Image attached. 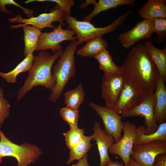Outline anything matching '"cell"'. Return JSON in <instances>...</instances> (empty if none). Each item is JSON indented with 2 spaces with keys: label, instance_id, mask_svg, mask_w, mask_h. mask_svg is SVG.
I'll use <instances>...</instances> for the list:
<instances>
[{
  "label": "cell",
  "instance_id": "d4e9b609",
  "mask_svg": "<svg viewBox=\"0 0 166 166\" xmlns=\"http://www.w3.org/2000/svg\"><path fill=\"white\" fill-rule=\"evenodd\" d=\"M64 96L66 106L74 109H78L84 102L85 98L84 90L82 83L80 82L76 88L65 92Z\"/></svg>",
  "mask_w": 166,
  "mask_h": 166
},
{
  "label": "cell",
  "instance_id": "8992f818",
  "mask_svg": "<svg viewBox=\"0 0 166 166\" xmlns=\"http://www.w3.org/2000/svg\"><path fill=\"white\" fill-rule=\"evenodd\" d=\"M156 101L154 92L147 93L141 103L123 113L121 114V116L124 118L138 116L144 117V125L146 128L144 134L149 135L153 133L157 130L158 127L154 114Z\"/></svg>",
  "mask_w": 166,
  "mask_h": 166
},
{
  "label": "cell",
  "instance_id": "ac0fdd59",
  "mask_svg": "<svg viewBox=\"0 0 166 166\" xmlns=\"http://www.w3.org/2000/svg\"><path fill=\"white\" fill-rule=\"evenodd\" d=\"M144 46L149 56L157 67L160 75L166 81V48L163 49L155 47L150 41L144 42Z\"/></svg>",
  "mask_w": 166,
  "mask_h": 166
},
{
  "label": "cell",
  "instance_id": "f1b7e54d",
  "mask_svg": "<svg viewBox=\"0 0 166 166\" xmlns=\"http://www.w3.org/2000/svg\"><path fill=\"white\" fill-rule=\"evenodd\" d=\"M152 21L154 32L157 34L156 41L160 44L164 42L166 37V18H156Z\"/></svg>",
  "mask_w": 166,
  "mask_h": 166
},
{
  "label": "cell",
  "instance_id": "e575fe53",
  "mask_svg": "<svg viewBox=\"0 0 166 166\" xmlns=\"http://www.w3.org/2000/svg\"><path fill=\"white\" fill-rule=\"evenodd\" d=\"M97 2V0H86L85 2H84L80 4L79 8L85 9L90 4L94 5Z\"/></svg>",
  "mask_w": 166,
  "mask_h": 166
},
{
  "label": "cell",
  "instance_id": "5bb4252c",
  "mask_svg": "<svg viewBox=\"0 0 166 166\" xmlns=\"http://www.w3.org/2000/svg\"><path fill=\"white\" fill-rule=\"evenodd\" d=\"M102 79V96L106 106L114 108L126 79L122 73L110 76L104 74Z\"/></svg>",
  "mask_w": 166,
  "mask_h": 166
},
{
  "label": "cell",
  "instance_id": "f546056e",
  "mask_svg": "<svg viewBox=\"0 0 166 166\" xmlns=\"http://www.w3.org/2000/svg\"><path fill=\"white\" fill-rule=\"evenodd\" d=\"M10 104L4 96L3 90L0 87V128L5 119L10 115Z\"/></svg>",
  "mask_w": 166,
  "mask_h": 166
},
{
  "label": "cell",
  "instance_id": "603a6c76",
  "mask_svg": "<svg viewBox=\"0 0 166 166\" xmlns=\"http://www.w3.org/2000/svg\"><path fill=\"white\" fill-rule=\"evenodd\" d=\"M93 57L99 63L100 68L104 72V75L110 76L121 73V67L113 62L112 57L107 49L96 55Z\"/></svg>",
  "mask_w": 166,
  "mask_h": 166
},
{
  "label": "cell",
  "instance_id": "e0dca14e",
  "mask_svg": "<svg viewBox=\"0 0 166 166\" xmlns=\"http://www.w3.org/2000/svg\"><path fill=\"white\" fill-rule=\"evenodd\" d=\"M165 0H149L138 12L143 19L152 21L156 18H166V5Z\"/></svg>",
  "mask_w": 166,
  "mask_h": 166
},
{
  "label": "cell",
  "instance_id": "9a60e30c",
  "mask_svg": "<svg viewBox=\"0 0 166 166\" xmlns=\"http://www.w3.org/2000/svg\"><path fill=\"white\" fill-rule=\"evenodd\" d=\"M93 130V133L91 136L97 145L100 158V166H105L108 163L112 161L109 156L108 151L114 143V139L112 136L102 129L97 121L95 122Z\"/></svg>",
  "mask_w": 166,
  "mask_h": 166
},
{
  "label": "cell",
  "instance_id": "d6a6232c",
  "mask_svg": "<svg viewBox=\"0 0 166 166\" xmlns=\"http://www.w3.org/2000/svg\"><path fill=\"white\" fill-rule=\"evenodd\" d=\"M153 166H166V153L157 156Z\"/></svg>",
  "mask_w": 166,
  "mask_h": 166
},
{
  "label": "cell",
  "instance_id": "8fae6325",
  "mask_svg": "<svg viewBox=\"0 0 166 166\" xmlns=\"http://www.w3.org/2000/svg\"><path fill=\"white\" fill-rule=\"evenodd\" d=\"M123 135L117 142L113 144L108 153L118 155L124 166H127L135 141L137 127L135 124L129 121L123 122Z\"/></svg>",
  "mask_w": 166,
  "mask_h": 166
},
{
  "label": "cell",
  "instance_id": "4dcf8cb0",
  "mask_svg": "<svg viewBox=\"0 0 166 166\" xmlns=\"http://www.w3.org/2000/svg\"><path fill=\"white\" fill-rule=\"evenodd\" d=\"M14 5L19 7L23 11L24 13L27 16L28 18L33 17L34 10L23 7L13 0H0V11L6 14H13L5 7L6 5Z\"/></svg>",
  "mask_w": 166,
  "mask_h": 166
},
{
  "label": "cell",
  "instance_id": "7a4b0ae2",
  "mask_svg": "<svg viewBox=\"0 0 166 166\" xmlns=\"http://www.w3.org/2000/svg\"><path fill=\"white\" fill-rule=\"evenodd\" d=\"M62 51V50H57L51 55L45 50H42L34 56L29 74L23 86L18 91V101L22 99L28 92L37 86H44L51 91L53 90L56 81L52 75L51 69L53 64L59 58Z\"/></svg>",
  "mask_w": 166,
  "mask_h": 166
},
{
  "label": "cell",
  "instance_id": "5b68a950",
  "mask_svg": "<svg viewBox=\"0 0 166 166\" xmlns=\"http://www.w3.org/2000/svg\"><path fill=\"white\" fill-rule=\"evenodd\" d=\"M0 163L5 157L11 156L16 159L18 166H28L33 163L42 154L36 145L25 142L21 145L10 140L0 129Z\"/></svg>",
  "mask_w": 166,
  "mask_h": 166
},
{
  "label": "cell",
  "instance_id": "1f68e13d",
  "mask_svg": "<svg viewBox=\"0 0 166 166\" xmlns=\"http://www.w3.org/2000/svg\"><path fill=\"white\" fill-rule=\"evenodd\" d=\"M34 1H50L55 2L65 14L68 15H71V7L75 3V1L73 0H28L24 3L27 4Z\"/></svg>",
  "mask_w": 166,
  "mask_h": 166
},
{
  "label": "cell",
  "instance_id": "9c48e42d",
  "mask_svg": "<svg viewBox=\"0 0 166 166\" xmlns=\"http://www.w3.org/2000/svg\"><path fill=\"white\" fill-rule=\"evenodd\" d=\"M89 105L101 118L106 133L113 137L115 143L117 142L122 137V116L114 108L101 106L92 102Z\"/></svg>",
  "mask_w": 166,
  "mask_h": 166
},
{
  "label": "cell",
  "instance_id": "ffe728a7",
  "mask_svg": "<svg viewBox=\"0 0 166 166\" xmlns=\"http://www.w3.org/2000/svg\"><path fill=\"white\" fill-rule=\"evenodd\" d=\"M24 32V40L25 57L33 54L36 50L39 38L42 34L41 30L34 26L29 25L22 26Z\"/></svg>",
  "mask_w": 166,
  "mask_h": 166
},
{
  "label": "cell",
  "instance_id": "83f0119b",
  "mask_svg": "<svg viewBox=\"0 0 166 166\" xmlns=\"http://www.w3.org/2000/svg\"><path fill=\"white\" fill-rule=\"evenodd\" d=\"M84 132L83 128H78L70 129L69 130L63 133L66 145L69 149L73 148L81 140L84 136Z\"/></svg>",
  "mask_w": 166,
  "mask_h": 166
},
{
  "label": "cell",
  "instance_id": "d590c367",
  "mask_svg": "<svg viewBox=\"0 0 166 166\" xmlns=\"http://www.w3.org/2000/svg\"><path fill=\"white\" fill-rule=\"evenodd\" d=\"M105 166H124L123 163H120L117 161H113L108 163Z\"/></svg>",
  "mask_w": 166,
  "mask_h": 166
},
{
  "label": "cell",
  "instance_id": "44dd1931",
  "mask_svg": "<svg viewBox=\"0 0 166 166\" xmlns=\"http://www.w3.org/2000/svg\"><path fill=\"white\" fill-rule=\"evenodd\" d=\"M107 41L100 36L86 42V43L77 52V55L83 57H93L96 55L106 49Z\"/></svg>",
  "mask_w": 166,
  "mask_h": 166
},
{
  "label": "cell",
  "instance_id": "30bf717a",
  "mask_svg": "<svg viewBox=\"0 0 166 166\" xmlns=\"http://www.w3.org/2000/svg\"><path fill=\"white\" fill-rule=\"evenodd\" d=\"M166 153V142L160 140L133 146L130 157L141 166H153L158 155Z\"/></svg>",
  "mask_w": 166,
  "mask_h": 166
},
{
  "label": "cell",
  "instance_id": "7402d4cb",
  "mask_svg": "<svg viewBox=\"0 0 166 166\" xmlns=\"http://www.w3.org/2000/svg\"><path fill=\"white\" fill-rule=\"evenodd\" d=\"M135 4V0H99L94 5V8L93 11L85 17L83 20L90 22L93 18L101 12L120 5L134 6Z\"/></svg>",
  "mask_w": 166,
  "mask_h": 166
},
{
  "label": "cell",
  "instance_id": "d6986e66",
  "mask_svg": "<svg viewBox=\"0 0 166 166\" xmlns=\"http://www.w3.org/2000/svg\"><path fill=\"white\" fill-rule=\"evenodd\" d=\"M144 125H140L136 128L135 141L134 146L145 144L153 141L160 140L166 142V123L158 125L157 130L151 134L145 135Z\"/></svg>",
  "mask_w": 166,
  "mask_h": 166
},
{
  "label": "cell",
  "instance_id": "836d02e7",
  "mask_svg": "<svg viewBox=\"0 0 166 166\" xmlns=\"http://www.w3.org/2000/svg\"><path fill=\"white\" fill-rule=\"evenodd\" d=\"M88 154L86 153L77 162L71 166H90L88 163Z\"/></svg>",
  "mask_w": 166,
  "mask_h": 166
},
{
  "label": "cell",
  "instance_id": "8d00e7d4",
  "mask_svg": "<svg viewBox=\"0 0 166 166\" xmlns=\"http://www.w3.org/2000/svg\"><path fill=\"white\" fill-rule=\"evenodd\" d=\"M127 166H141L132 157H130Z\"/></svg>",
  "mask_w": 166,
  "mask_h": 166
},
{
  "label": "cell",
  "instance_id": "2e32d148",
  "mask_svg": "<svg viewBox=\"0 0 166 166\" xmlns=\"http://www.w3.org/2000/svg\"><path fill=\"white\" fill-rule=\"evenodd\" d=\"M163 78L159 75L154 92L156 101L154 108V116L159 125L166 120V88Z\"/></svg>",
  "mask_w": 166,
  "mask_h": 166
},
{
  "label": "cell",
  "instance_id": "4fadbf2b",
  "mask_svg": "<svg viewBox=\"0 0 166 166\" xmlns=\"http://www.w3.org/2000/svg\"><path fill=\"white\" fill-rule=\"evenodd\" d=\"M153 33V21L143 19L131 30L121 34L118 39L122 46L128 49L136 42L151 38Z\"/></svg>",
  "mask_w": 166,
  "mask_h": 166
},
{
  "label": "cell",
  "instance_id": "7c38bea8",
  "mask_svg": "<svg viewBox=\"0 0 166 166\" xmlns=\"http://www.w3.org/2000/svg\"><path fill=\"white\" fill-rule=\"evenodd\" d=\"M63 22H60L57 27L52 31L42 33L36 51H45L50 49L54 53L57 50H63V48L60 44V43L77 39L76 37L74 36L76 34L73 30L62 28Z\"/></svg>",
  "mask_w": 166,
  "mask_h": 166
},
{
  "label": "cell",
  "instance_id": "6da1fadb",
  "mask_svg": "<svg viewBox=\"0 0 166 166\" xmlns=\"http://www.w3.org/2000/svg\"><path fill=\"white\" fill-rule=\"evenodd\" d=\"M120 67L127 79L137 84L147 93L155 92L160 74L144 45L133 47Z\"/></svg>",
  "mask_w": 166,
  "mask_h": 166
},
{
  "label": "cell",
  "instance_id": "3957f363",
  "mask_svg": "<svg viewBox=\"0 0 166 166\" xmlns=\"http://www.w3.org/2000/svg\"><path fill=\"white\" fill-rule=\"evenodd\" d=\"M78 45L77 39L71 41L54 66L52 75L56 81V85L48 97L49 101L56 103L70 79L75 76L74 54Z\"/></svg>",
  "mask_w": 166,
  "mask_h": 166
},
{
  "label": "cell",
  "instance_id": "484cf974",
  "mask_svg": "<svg viewBox=\"0 0 166 166\" xmlns=\"http://www.w3.org/2000/svg\"><path fill=\"white\" fill-rule=\"evenodd\" d=\"M92 139V136H84L81 140L76 146L70 149L69 157L66 164H69L73 161L81 159L92 147L93 144L91 143Z\"/></svg>",
  "mask_w": 166,
  "mask_h": 166
},
{
  "label": "cell",
  "instance_id": "277c9868",
  "mask_svg": "<svg viewBox=\"0 0 166 166\" xmlns=\"http://www.w3.org/2000/svg\"><path fill=\"white\" fill-rule=\"evenodd\" d=\"M132 11L120 15L113 22L104 27H96L90 22L80 21L71 15L65 14L64 20L68 25V29L75 33L78 45L89 40L102 36L103 35L113 32L123 23L127 17Z\"/></svg>",
  "mask_w": 166,
  "mask_h": 166
},
{
  "label": "cell",
  "instance_id": "ba28073f",
  "mask_svg": "<svg viewBox=\"0 0 166 166\" xmlns=\"http://www.w3.org/2000/svg\"><path fill=\"white\" fill-rule=\"evenodd\" d=\"M65 14V12L56 4L53 8L50 10L49 13H43L37 17L27 19L23 18L21 15L18 14L15 16L14 18H9L8 20L10 22L23 23L15 26H11L10 27L11 29L31 25L41 30L45 27H49L54 29L55 28V26L52 24V22L55 21L59 22H63L64 20Z\"/></svg>",
  "mask_w": 166,
  "mask_h": 166
},
{
  "label": "cell",
  "instance_id": "52a82bcc",
  "mask_svg": "<svg viewBox=\"0 0 166 166\" xmlns=\"http://www.w3.org/2000/svg\"><path fill=\"white\" fill-rule=\"evenodd\" d=\"M147 93L139 85L126 79L114 108L121 114L141 103Z\"/></svg>",
  "mask_w": 166,
  "mask_h": 166
},
{
  "label": "cell",
  "instance_id": "cb8c5ba5",
  "mask_svg": "<svg viewBox=\"0 0 166 166\" xmlns=\"http://www.w3.org/2000/svg\"><path fill=\"white\" fill-rule=\"evenodd\" d=\"M34 57L33 54L27 56L12 70L6 73L0 72V76L8 83H15L17 82V77L18 74L30 70L33 64Z\"/></svg>",
  "mask_w": 166,
  "mask_h": 166
},
{
  "label": "cell",
  "instance_id": "4316f807",
  "mask_svg": "<svg viewBox=\"0 0 166 166\" xmlns=\"http://www.w3.org/2000/svg\"><path fill=\"white\" fill-rule=\"evenodd\" d=\"M79 110L66 106L61 109L60 115L63 120L69 124L70 129L78 128Z\"/></svg>",
  "mask_w": 166,
  "mask_h": 166
}]
</instances>
